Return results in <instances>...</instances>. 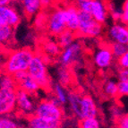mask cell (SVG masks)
Instances as JSON below:
<instances>
[{"label":"cell","mask_w":128,"mask_h":128,"mask_svg":"<svg viewBox=\"0 0 128 128\" xmlns=\"http://www.w3.org/2000/svg\"><path fill=\"white\" fill-rule=\"evenodd\" d=\"M13 77L16 82L17 89L24 90L32 95L36 94L40 90L38 82L27 73V71H18L14 74Z\"/></svg>","instance_id":"obj_10"},{"label":"cell","mask_w":128,"mask_h":128,"mask_svg":"<svg viewBox=\"0 0 128 128\" xmlns=\"http://www.w3.org/2000/svg\"><path fill=\"white\" fill-rule=\"evenodd\" d=\"M64 15L66 29L77 32L79 28V9L76 4H69L64 7Z\"/></svg>","instance_id":"obj_13"},{"label":"cell","mask_w":128,"mask_h":128,"mask_svg":"<svg viewBox=\"0 0 128 128\" xmlns=\"http://www.w3.org/2000/svg\"><path fill=\"white\" fill-rule=\"evenodd\" d=\"M80 112H81V119H82L84 118L98 116V107H97L95 100L90 96L84 95V96L81 97Z\"/></svg>","instance_id":"obj_14"},{"label":"cell","mask_w":128,"mask_h":128,"mask_svg":"<svg viewBox=\"0 0 128 128\" xmlns=\"http://www.w3.org/2000/svg\"><path fill=\"white\" fill-rule=\"evenodd\" d=\"M81 95L75 92H68V100L67 104L71 112L74 116V118L81 120V112H80V102H81Z\"/></svg>","instance_id":"obj_20"},{"label":"cell","mask_w":128,"mask_h":128,"mask_svg":"<svg viewBox=\"0 0 128 128\" xmlns=\"http://www.w3.org/2000/svg\"><path fill=\"white\" fill-rule=\"evenodd\" d=\"M21 20V14L11 4L0 6V24L15 28L20 24Z\"/></svg>","instance_id":"obj_11"},{"label":"cell","mask_w":128,"mask_h":128,"mask_svg":"<svg viewBox=\"0 0 128 128\" xmlns=\"http://www.w3.org/2000/svg\"><path fill=\"white\" fill-rule=\"evenodd\" d=\"M102 32V24L97 22L90 13L79 11V28L76 34L87 38H98Z\"/></svg>","instance_id":"obj_4"},{"label":"cell","mask_w":128,"mask_h":128,"mask_svg":"<svg viewBox=\"0 0 128 128\" xmlns=\"http://www.w3.org/2000/svg\"><path fill=\"white\" fill-rule=\"evenodd\" d=\"M34 114L47 120L51 124L52 128L61 126L64 118L62 106L53 96L48 98H44L37 103Z\"/></svg>","instance_id":"obj_1"},{"label":"cell","mask_w":128,"mask_h":128,"mask_svg":"<svg viewBox=\"0 0 128 128\" xmlns=\"http://www.w3.org/2000/svg\"><path fill=\"white\" fill-rule=\"evenodd\" d=\"M50 89L53 92V97L60 103L61 106L67 104V100H68V92L66 90V87L61 85L59 82L51 83Z\"/></svg>","instance_id":"obj_19"},{"label":"cell","mask_w":128,"mask_h":128,"mask_svg":"<svg viewBox=\"0 0 128 128\" xmlns=\"http://www.w3.org/2000/svg\"><path fill=\"white\" fill-rule=\"evenodd\" d=\"M47 18L48 16L45 14H40L38 13L36 14V19H35V25L38 28H43L46 27L47 24Z\"/></svg>","instance_id":"obj_32"},{"label":"cell","mask_w":128,"mask_h":128,"mask_svg":"<svg viewBox=\"0 0 128 128\" xmlns=\"http://www.w3.org/2000/svg\"><path fill=\"white\" fill-rule=\"evenodd\" d=\"M22 9L27 17L35 16L41 9L40 0H19Z\"/></svg>","instance_id":"obj_16"},{"label":"cell","mask_w":128,"mask_h":128,"mask_svg":"<svg viewBox=\"0 0 128 128\" xmlns=\"http://www.w3.org/2000/svg\"><path fill=\"white\" fill-rule=\"evenodd\" d=\"M108 10V15L114 22H120L122 17V6L119 7L118 6L113 2H108L107 4Z\"/></svg>","instance_id":"obj_25"},{"label":"cell","mask_w":128,"mask_h":128,"mask_svg":"<svg viewBox=\"0 0 128 128\" xmlns=\"http://www.w3.org/2000/svg\"><path fill=\"white\" fill-rule=\"evenodd\" d=\"M27 73L38 82L40 89H50L52 82L48 74V62L44 54H34L28 66Z\"/></svg>","instance_id":"obj_3"},{"label":"cell","mask_w":128,"mask_h":128,"mask_svg":"<svg viewBox=\"0 0 128 128\" xmlns=\"http://www.w3.org/2000/svg\"><path fill=\"white\" fill-rule=\"evenodd\" d=\"M118 97H128V82L119 81L118 82Z\"/></svg>","instance_id":"obj_29"},{"label":"cell","mask_w":128,"mask_h":128,"mask_svg":"<svg viewBox=\"0 0 128 128\" xmlns=\"http://www.w3.org/2000/svg\"><path fill=\"white\" fill-rule=\"evenodd\" d=\"M54 0H40V6L41 8L47 9L48 7H50L53 4Z\"/></svg>","instance_id":"obj_37"},{"label":"cell","mask_w":128,"mask_h":128,"mask_svg":"<svg viewBox=\"0 0 128 128\" xmlns=\"http://www.w3.org/2000/svg\"><path fill=\"white\" fill-rule=\"evenodd\" d=\"M90 14L97 22L104 24L108 17L107 3H105L103 0H92Z\"/></svg>","instance_id":"obj_15"},{"label":"cell","mask_w":128,"mask_h":128,"mask_svg":"<svg viewBox=\"0 0 128 128\" xmlns=\"http://www.w3.org/2000/svg\"><path fill=\"white\" fill-rule=\"evenodd\" d=\"M35 100L33 95L21 89L16 90V102H15V109L19 114L26 116H30L34 114L36 108Z\"/></svg>","instance_id":"obj_5"},{"label":"cell","mask_w":128,"mask_h":128,"mask_svg":"<svg viewBox=\"0 0 128 128\" xmlns=\"http://www.w3.org/2000/svg\"><path fill=\"white\" fill-rule=\"evenodd\" d=\"M34 53L29 48L15 49L7 55L2 66L4 73L13 75L18 71H27Z\"/></svg>","instance_id":"obj_2"},{"label":"cell","mask_w":128,"mask_h":128,"mask_svg":"<svg viewBox=\"0 0 128 128\" xmlns=\"http://www.w3.org/2000/svg\"><path fill=\"white\" fill-rule=\"evenodd\" d=\"M46 28L49 34L56 37L66 30V25L64 21V8H56L48 14Z\"/></svg>","instance_id":"obj_6"},{"label":"cell","mask_w":128,"mask_h":128,"mask_svg":"<svg viewBox=\"0 0 128 128\" xmlns=\"http://www.w3.org/2000/svg\"><path fill=\"white\" fill-rule=\"evenodd\" d=\"M73 1H74L75 3H77V2H80V1H83V0H73Z\"/></svg>","instance_id":"obj_39"},{"label":"cell","mask_w":128,"mask_h":128,"mask_svg":"<svg viewBox=\"0 0 128 128\" xmlns=\"http://www.w3.org/2000/svg\"><path fill=\"white\" fill-rule=\"evenodd\" d=\"M76 6L77 8L79 9V11L90 13V8H92V0H83V1L77 2Z\"/></svg>","instance_id":"obj_31"},{"label":"cell","mask_w":128,"mask_h":128,"mask_svg":"<svg viewBox=\"0 0 128 128\" xmlns=\"http://www.w3.org/2000/svg\"><path fill=\"white\" fill-rule=\"evenodd\" d=\"M116 64L119 69H128V50L116 58Z\"/></svg>","instance_id":"obj_30"},{"label":"cell","mask_w":128,"mask_h":128,"mask_svg":"<svg viewBox=\"0 0 128 128\" xmlns=\"http://www.w3.org/2000/svg\"><path fill=\"white\" fill-rule=\"evenodd\" d=\"M11 1H12V2H13V1H16V0H11Z\"/></svg>","instance_id":"obj_40"},{"label":"cell","mask_w":128,"mask_h":128,"mask_svg":"<svg viewBox=\"0 0 128 128\" xmlns=\"http://www.w3.org/2000/svg\"><path fill=\"white\" fill-rule=\"evenodd\" d=\"M14 28L0 24V46H6L14 40Z\"/></svg>","instance_id":"obj_21"},{"label":"cell","mask_w":128,"mask_h":128,"mask_svg":"<svg viewBox=\"0 0 128 128\" xmlns=\"http://www.w3.org/2000/svg\"><path fill=\"white\" fill-rule=\"evenodd\" d=\"M82 46L79 41H74L70 45L64 48L61 50V53L58 56V61L60 66L70 67L74 63H76L80 59Z\"/></svg>","instance_id":"obj_7"},{"label":"cell","mask_w":128,"mask_h":128,"mask_svg":"<svg viewBox=\"0 0 128 128\" xmlns=\"http://www.w3.org/2000/svg\"><path fill=\"white\" fill-rule=\"evenodd\" d=\"M61 47L58 45V43L56 40H47L43 42L42 44V51L43 54L48 56L49 58H56L60 55L61 53Z\"/></svg>","instance_id":"obj_17"},{"label":"cell","mask_w":128,"mask_h":128,"mask_svg":"<svg viewBox=\"0 0 128 128\" xmlns=\"http://www.w3.org/2000/svg\"><path fill=\"white\" fill-rule=\"evenodd\" d=\"M118 77V81L128 82V69H119Z\"/></svg>","instance_id":"obj_35"},{"label":"cell","mask_w":128,"mask_h":128,"mask_svg":"<svg viewBox=\"0 0 128 128\" xmlns=\"http://www.w3.org/2000/svg\"><path fill=\"white\" fill-rule=\"evenodd\" d=\"M27 124L29 127L32 128H52L51 124H49L47 120L35 115V114H32L29 116Z\"/></svg>","instance_id":"obj_23"},{"label":"cell","mask_w":128,"mask_h":128,"mask_svg":"<svg viewBox=\"0 0 128 128\" xmlns=\"http://www.w3.org/2000/svg\"><path fill=\"white\" fill-rule=\"evenodd\" d=\"M11 0H0V6H4V4H11Z\"/></svg>","instance_id":"obj_38"},{"label":"cell","mask_w":128,"mask_h":128,"mask_svg":"<svg viewBox=\"0 0 128 128\" xmlns=\"http://www.w3.org/2000/svg\"><path fill=\"white\" fill-rule=\"evenodd\" d=\"M111 51L113 53L115 58H118L121 56L123 54H124L128 50V45L126 44H121L118 42H111L109 43Z\"/></svg>","instance_id":"obj_28"},{"label":"cell","mask_w":128,"mask_h":128,"mask_svg":"<svg viewBox=\"0 0 128 128\" xmlns=\"http://www.w3.org/2000/svg\"><path fill=\"white\" fill-rule=\"evenodd\" d=\"M108 38L109 43L118 42L128 45V25L115 22L108 30Z\"/></svg>","instance_id":"obj_12"},{"label":"cell","mask_w":128,"mask_h":128,"mask_svg":"<svg viewBox=\"0 0 128 128\" xmlns=\"http://www.w3.org/2000/svg\"><path fill=\"white\" fill-rule=\"evenodd\" d=\"M17 89L0 87V116L12 114L15 110Z\"/></svg>","instance_id":"obj_9"},{"label":"cell","mask_w":128,"mask_h":128,"mask_svg":"<svg viewBox=\"0 0 128 128\" xmlns=\"http://www.w3.org/2000/svg\"><path fill=\"white\" fill-rule=\"evenodd\" d=\"M56 79H58V82H59L61 85H63L64 87H68L74 81L73 74L69 67L60 66L56 70Z\"/></svg>","instance_id":"obj_18"},{"label":"cell","mask_w":128,"mask_h":128,"mask_svg":"<svg viewBox=\"0 0 128 128\" xmlns=\"http://www.w3.org/2000/svg\"><path fill=\"white\" fill-rule=\"evenodd\" d=\"M79 126L82 128H100L101 124L98 116H92V118H84L81 119Z\"/></svg>","instance_id":"obj_27"},{"label":"cell","mask_w":128,"mask_h":128,"mask_svg":"<svg viewBox=\"0 0 128 128\" xmlns=\"http://www.w3.org/2000/svg\"><path fill=\"white\" fill-rule=\"evenodd\" d=\"M120 22L128 25V0H124L122 4V17Z\"/></svg>","instance_id":"obj_33"},{"label":"cell","mask_w":128,"mask_h":128,"mask_svg":"<svg viewBox=\"0 0 128 128\" xmlns=\"http://www.w3.org/2000/svg\"><path fill=\"white\" fill-rule=\"evenodd\" d=\"M103 92L108 98H115L118 97V82L113 80H108L103 86Z\"/></svg>","instance_id":"obj_24"},{"label":"cell","mask_w":128,"mask_h":128,"mask_svg":"<svg viewBox=\"0 0 128 128\" xmlns=\"http://www.w3.org/2000/svg\"><path fill=\"white\" fill-rule=\"evenodd\" d=\"M56 37H58L56 41H58V45L61 47V48H64L69 46L71 43H73L75 40L76 32H74L72 30H68V29H66Z\"/></svg>","instance_id":"obj_22"},{"label":"cell","mask_w":128,"mask_h":128,"mask_svg":"<svg viewBox=\"0 0 128 128\" xmlns=\"http://www.w3.org/2000/svg\"><path fill=\"white\" fill-rule=\"evenodd\" d=\"M113 53L111 51L110 46L108 44H104L94 52L93 55V63L94 64L101 70H107L110 68L114 63Z\"/></svg>","instance_id":"obj_8"},{"label":"cell","mask_w":128,"mask_h":128,"mask_svg":"<svg viewBox=\"0 0 128 128\" xmlns=\"http://www.w3.org/2000/svg\"><path fill=\"white\" fill-rule=\"evenodd\" d=\"M21 126L14 118H11L9 114L0 116V128H16Z\"/></svg>","instance_id":"obj_26"},{"label":"cell","mask_w":128,"mask_h":128,"mask_svg":"<svg viewBox=\"0 0 128 128\" xmlns=\"http://www.w3.org/2000/svg\"><path fill=\"white\" fill-rule=\"evenodd\" d=\"M116 124L119 128H128V114H123L116 119Z\"/></svg>","instance_id":"obj_34"},{"label":"cell","mask_w":128,"mask_h":128,"mask_svg":"<svg viewBox=\"0 0 128 128\" xmlns=\"http://www.w3.org/2000/svg\"><path fill=\"white\" fill-rule=\"evenodd\" d=\"M110 112H111V115H112V116H113V118H115L116 119H118L119 116H121L124 114L123 112H122L121 108H118L116 106L111 108Z\"/></svg>","instance_id":"obj_36"}]
</instances>
